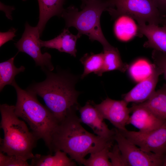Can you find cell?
I'll use <instances>...</instances> for the list:
<instances>
[{"instance_id": "obj_1", "label": "cell", "mask_w": 166, "mask_h": 166, "mask_svg": "<svg viewBox=\"0 0 166 166\" xmlns=\"http://www.w3.org/2000/svg\"><path fill=\"white\" fill-rule=\"evenodd\" d=\"M42 71L46 75L44 81L31 84L26 90L42 98L46 106L60 122L73 110H78L80 92L75 89L78 78L66 70L53 72Z\"/></svg>"}, {"instance_id": "obj_2", "label": "cell", "mask_w": 166, "mask_h": 166, "mask_svg": "<svg viewBox=\"0 0 166 166\" xmlns=\"http://www.w3.org/2000/svg\"><path fill=\"white\" fill-rule=\"evenodd\" d=\"M76 110L69 112L60 121L53 136L50 152L59 150L82 164L88 154L97 152L112 143L109 140L91 133L81 126Z\"/></svg>"}, {"instance_id": "obj_3", "label": "cell", "mask_w": 166, "mask_h": 166, "mask_svg": "<svg viewBox=\"0 0 166 166\" xmlns=\"http://www.w3.org/2000/svg\"><path fill=\"white\" fill-rule=\"evenodd\" d=\"M12 86L17 95L16 115L28 124L35 136L38 140H43L50 151L53 136L59 122L46 106L38 101L37 95L22 89L15 81Z\"/></svg>"}, {"instance_id": "obj_4", "label": "cell", "mask_w": 166, "mask_h": 166, "mask_svg": "<svg viewBox=\"0 0 166 166\" xmlns=\"http://www.w3.org/2000/svg\"><path fill=\"white\" fill-rule=\"evenodd\" d=\"M14 109V105H0V128L4 133L3 138H0V151L27 161L34 157L32 151L38 139L25 121L16 115Z\"/></svg>"}, {"instance_id": "obj_5", "label": "cell", "mask_w": 166, "mask_h": 166, "mask_svg": "<svg viewBox=\"0 0 166 166\" xmlns=\"http://www.w3.org/2000/svg\"><path fill=\"white\" fill-rule=\"evenodd\" d=\"M111 6L109 0H91L82 4V10L73 6L64 9L61 16L65 20V27H73L79 34L87 36L92 41H97L103 49L111 45L105 37L100 25L102 12Z\"/></svg>"}, {"instance_id": "obj_6", "label": "cell", "mask_w": 166, "mask_h": 166, "mask_svg": "<svg viewBox=\"0 0 166 166\" xmlns=\"http://www.w3.org/2000/svg\"><path fill=\"white\" fill-rule=\"evenodd\" d=\"M106 10L113 19L122 15L136 20L138 24L148 22L159 25L163 18L153 0H109Z\"/></svg>"}, {"instance_id": "obj_7", "label": "cell", "mask_w": 166, "mask_h": 166, "mask_svg": "<svg viewBox=\"0 0 166 166\" xmlns=\"http://www.w3.org/2000/svg\"><path fill=\"white\" fill-rule=\"evenodd\" d=\"M40 37L37 26H32L26 22L21 38L14 45L18 52L29 55L34 61L36 65L40 66L42 70L46 69L53 71L54 67L51 55L48 52L43 53L41 52Z\"/></svg>"}, {"instance_id": "obj_8", "label": "cell", "mask_w": 166, "mask_h": 166, "mask_svg": "<svg viewBox=\"0 0 166 166\" xmlns=\"http://www.w3.org/2000/svg\"><path fill=\"white\" fill-rule=\"evenodd\" d=\"M114 140H116L128 166H163L165 156L145 151L124 136L116 128Z\"/></svg>"}, {"instance_id": "obj_9", "label": "cell", "mask_w": 166, "mask_h": 166, "mask_svg": "<svg viewBox=\"0 0 166 166\" xmlns=\"http://www.w3.org/2000/svg\"><path fill=\"white\" fill-rule=\"evenodd\" d=\"M120 132L145 151L164 156L166 155V121L158 128L149 132L130 131L127 129Z\"/></svg>"}, {"instance_id": "obj_10", "label": "cell", "mask_w": 166, "mask_h": 166, "mask_svg": "<svg viewBox=\"0 0 166 166\" xmlns=\"http://www.w3.org/2000/svg\"><path fill=\"white\" fill-rule=\"evenodd\" d=\"M92 102L104 119L109 120L120 131L126 129L125 126L128 124L130 111L125 101L108 97L99 104Z\"/></svg>"}, {"instance_id": "obj_11", "label": "cell", "mask_w": 166, "mask_h": 166, "mask_svg": "<svg viewBox=\"0 0 166 166\" xmlns=\"http://www.w3.org/2000/svg\"><path fill=\"white\" fill-rule=\"evenodd\" d=\"M132 115L128 124H131L140 132H148L160 127L166 121L157 116L142 103H138L130 108Z\"/></svg>"}, {"instance_id": "obj_12", "label": "cell", "mask_w": 166, "mask_h": 166, "mask_svg": "<svg viewBox=\"0 0 166 166\" xmlns=\"http://www.w3.org/2000/svg\"><path fill=\"white\" fill-rule=\"evenodd\" d=\"M78 110L80 119L90 127L94 133L101 137L114 140V129H110L104 121V119L93 105L92 101H87L83 107L80 106Z\"/></svg>"}, {"instance_id": "obj_13", "label": "cell", "mask_w": 166, "mask_h": 166, "mask_svg": "<svg viewBox=\"0 0 166 166\" xmlns=\"http://www.w3.org/2000/svg\"><path fill=\"white\" fill-rule=\"evenodd\" d=\"M162 73L161 70L155 64L151 74L124 94L123 100L128 103L131 102L140 103L148 100L155 92L159 77Z\"/></svg>"}, {"instance_id": "obj_14", "label": "cell", "mask_w": 166, "mask_h": 166, "mask_svg": "<svg viewBox=\"0 0 166 166\" xmlns=\"http://www.w3.org/2000/svg\"><path fill=\"white\" fill-rule=\"evenodd\" d=\"M138 26L141 36L144 35L148 39L144 44V47L152 48L166 53V25L160 27L143 23L138 24Z\"/></svg>"}, {"instance_id": "obj_15", "label": "cell", "mask_w": 166, "mask_h": 166, "mask_svg": "<svg viewBox=\"0 0 166 166\" xmlns=\"http://www.w3.org/2000/svg\"><path fill=\"white\" fill-rule=\"evenodd\" d=\"M81 36L78 33L75 35L73 34L68 28H66L52 39L45 41L41 40L40 44L42 47L56 49L60 52L67 53L75 57L77 52V42Z\"/></svg>"}, {"instance_id": "obj_16", "label": "cell", "mask_w": 166, "mask_h": 166, "mask_svg": "<svg viewBox=\"0 0 166 166\" xmlns=\"http://www.w3.org/2000/svg\"><path fill=\"white\" fill-rule=\"evenodd\" d=\"M25 1L26 0H22ZM39 10V20L37 26L40 36L49 19L54 16H61L65 0H38Z\"/></svg>"}, {"instance_id": "obj_17", "label": "cell", "mask_w": 166, "mask_h": 166, "mask_svg": "<svg viewBox=\"0 0 166 166\" xmlns=\"http://www.w3.org/2000/svg\"><path fill=\"white\" fill-rule=\"evenodd\" d=\"M116 19L114 31L115 35L120 40L127 41L136 36H141L138 26L132 18L126 15H122Z\"/></svg>"}, {"instance_id": "obj_18", "label": "cell", "mask_w": 166, "mask_h": 166, "mask_svg": "<svg viewBox=\"0 0 166 166\" xmlns=\"http://www.w3.org/2000/svg\"><path fill=\"white\" fill-rule=\"evenodd\" d=\"M54 155H47L36 154L31 159V166H74L76 163L67 154L62 151L58 150L55 152Z\"/></svg>"}, {"instance_id": "obj_19", "label": "cell", "mask_w": 166, "mask_h": 166, "mask_svg": "<svg viewBox=\"0 0 166 166\" xmlns=\"http://www.w3.org/2000/svg\"><path fill=\"white\" fill-rule=\"evenodd\" d=\"M141 103L158 117L166 121V85L155 91L148 100Z\"/></svg>"}, {"instance_id": "obj_20", "label": "cell", "mask_w": 166, "mask_h": 166, "mask_svg": "<svg viewBox=\"0 0 166 166\" xmlns=\"http://www.w3.org/2000/svg\"><path fill=\"white\" fill-rule=\"evenodd\" d=\"M80 61L84 67L81 78L93 72L98 76L102 75L104 63L103 52L97 54L87 53L81 58Z\"/></svg>"}, {"instance_id": "obj_21", "label": "cell", "mask_w": 166, "mask_h": 166, "mask_svg": "<svg viewBox=\"0 0 166 166\" xmlns=\"http://www.w3.org/2000/svg\"><path fill=\"white\" fill-rule=\"evenodd\" d=\"M17 53L7 61L0 63V92L6 85H12L15 81L16 75L25 70L24 66L22 65L17 68L14 65V60Z\"/></svg>"}, {"instance_id": "obj_22", "label": "cell", "mask_w": 166, "mask_h": 166, "mask_svg": "<svg viewBox=\"0 0 166 166\" xmlns=\"http://www.w3.org/2000/svg\"><path fill=\"white\" fill-rule=\"evenodd\" d=\"M103 49L104 63L103 73L114 70L124 73L128 68V65L122 61L117 48L112 46Z\"/></svg>"}, {"instance_id": "obj_23", "label": "cell", "mask_w": 166, "mask_h": 166, "mask_svg": "<svg viewBox=\"0 0 166 166\" xmlns=\"http://www.w3.org/2000/svg\"><path fill=\"white\" fill-rule=\"evenodd\" d=\"M155 64L140 60L132 64L129 69L131 77L135 81L140 82L149 77L152 73Z\"/></svg>"}, {"instance_id": "obj_24", "label": "cell", "mask_w": 166, "mask_h": 166, "mask_svg": "<svg viewBox=\"0 0 166 166\" xmlns=\"http://www.w3.org/2000/svg\"><path fill=\"white\" fill-rule=\"evenodd\" d=\"M113 145L110 144L100 150L91 153L88 159H84L82 164L85 166H112L108 153Z\"/></svg>"}, {"instance_id": "obj_25", "label": "cell", "mask_w": 166, "mask_h": 166, "mask_svg": "<svg viewBox=\"0 0 166 166\" xmlns=\"http://www.w3.org/2000/svg\"><path fill=\"white\" fill-rule=\"evenodd\" d=\"M27 161L23 160L14 156L4 154L0 151V166H29Z\"/></svg>"}, {"instance_id": "obj_26", "label": "cell", "mask_w": 166, "mask_h": 166, "mask_svg": "<svg viewBox=\"0 0 166 166\" xmlns=\"http://www.w3.org/2000/svg\"><path fill=\"white\" fill-rule=\"evenodd\" d=\"M108 156L112 166H128L117 144L115 145L112 150L109 151Z\"/></svg>"}, {"instance_id": "obj_27", "label": "cell", "mask_w": 166, "mask_h": 166, "mask_svg": "<svg viewBox=\"0 0 166 166\" xmlns=\"http://www.w3.org/2000/svg\"><path fill=\"white\" fill-rule=\"evenodd\" d=\"M152 57L154 64L161 70L166 80V53L154 49Z\"/></svg>"}, {"instance_id": "obj_28", "label": "cell", "mask_w": 166, "mask_h": 166, "mask_svg": "<svg viewBox=\"0 0 166 166\" xmlns=\"http://www.w3.org/2000/svg\"><path fill=\"white\" fill-rule=\"evenodd\" d=\"M16 29L12 28L8 31L5 32H0V46L1 47L7 42L13 40L15 36Z\"/></svg>"}, {"instance_id": "obj_29", "label": "cell", "mask_w": 166, "mask_h": 166, "mask_svg": "<svg viewBox=\"0 0 166 166\" xmlns=\"http://www.w3.org/2000/svg\"><path fill=\"white\" fill-rule=\"evenodd\" d=\"M162 17L166 16V0H153Z\"/></svg>"}, {"instance_id": "obj_30", "label": "cell", "mask_w": 166, "mask_h": 166, "mask_svg": "<svg viewBox=\"0 0 166 166\" xmlns=\"http://www.w3.org/2000/svg\"><path fill=\"white\" fill-rule=\"evenodd\" d=\"M14 9V7L6 6L0 2V10L4 12L6 16L8 19H12V12Z\"/></svg>"}, {"instance_id": "obj_31", "label": "cell", "mask_w": 166, "mask_h": 166, "mask_svg": "<svg viewBox=\"0 0 166 166\" xmlns=\"http://www.w3.org/2000/svg\"><path fill=\"white\" fill-rule=\"evenodd\" d=\"M161 24L162 25H166V16L163 17Z\"/></svg>"}, {"instance_id": "obj_32", "label": "cell", "mask_w": 166, "mask_h": 166, "mask_svg": "<svg viewBox=\"0 0 166 166\" xmlns=\"http://www.w3.org/2000/svg\"><path fill=\"white\" fill-rule=\"evenodd\" d=\"M163 166H166V155L164 157Z\"/></svg>"}, {"instance_id": "obj_33", "label": "cell", "mask_w": 166, "mask_h": 166, "mask_svg": "<svg viewBox=\"0 0 166 166\" xmlns=\"http://www.w3.org/2000/svg\"><path fill=\"white\" fill-rule=\"evenodd\" d=\"M90 0H81V1L82 2V4L84 3L85 2H86L87 1H90Z\"/></svg>"}]
</instances>
